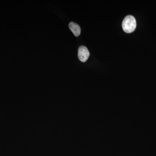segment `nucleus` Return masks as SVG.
<instances>
[{
	"label": "nucleus",
	"mask_w": 156,
	"mask_h": 156,
	"mask_svg": "<svg viewBox=\"0 0 156 156\" xmlns=\"http://www.w3.org/2000/svg\"><path fill=\"white\" fill-rule=\"evenodd\" d=\"M70 30L76 37L79 36L81 33V29L80 26L74 22H70L69 25Z\"/></svg>",
	"instance_id": "7ed1b4c3"
},
{
	"label": "nucleus",
	"mask_w": 156,
	"mask_h": 156,
	"mask_svg": "<svg viewBox=\"0 0 156 156\" xmlns=\"http://www.w3.org/2000/svg\"><path fill=\"white\" fill-rule=\"evenodd\" d=\"M90 53L87 47L85 46H80L78 50V56L80 61L85 62L89 58Z\"/></svg>",
	"instance_id": "f03ea898"
},
{
	"label": "nucleus",
	"mask_w": 156,
	"mask_h": 156,
	"mask_svg": "<svg viewBox=\"0 0 156 156\" xmlns=\"http://www.w3.org/2000/svg\"><path fill=\"white\" fill-rule=\"evenodd\" d=\"M136 20L132 15H128L123 20L122 27L123 30L126 33H131L134 32L136 27Z\"/></svg>",
	"instance_id": "f257e3e1"
}]
</instances>
